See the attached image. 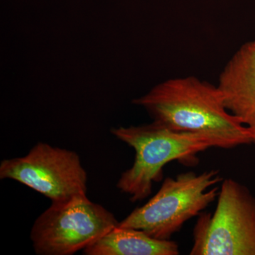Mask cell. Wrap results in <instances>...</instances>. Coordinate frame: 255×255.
<instances>
[{
    "label": "cell",
    "instance_id": "cell-1",
    "mask_svg": "<svg viewBox=\"0 0 255 255\" xmlns=\"http://www.w3.org/2000/svg\"><path fill=\"white\" fill-rule=\"evenodd\" d=\"M132 102L172 130L219 135L238 146L254 144L248 128L226 108L219 87L195 77L169 79Z\"/></svg>",
    "mask_w": 255,
    "mask_h": 255
},
{
    "label": "cell",
    "instance_id": "cell-2",
    "mask_svg": "<svg viewBox=\"0 0 255 255\" xmlns=\"http://www.w3.org/2000/svg\"><path fill=\"white\" fill-rule=\"evenodd\" d=\"M116 138L135 150L133 164L121 174L117 187L132 202L148 197L155 182L163 178L166 164L177 161L184 165H196L198 155L216 147H238L236 142L211 134L177 131L157 122L137 127L114 128Z\"/></svg>",
    "mask_w": 255,
    "mask_h": 255
},
{
    "label": "cell",
    "instance_id": "cell-3",
    "mask_svg": "<svg viewBox=\"0 0 255 255\" xmlns=\"http://www.w3.org/2000/svg\"><path fill=\"white\" fill-rule=\"evenodd\" d=\"M222 181L216 169L167 177L155 196L133 210L118 226L140 230L157 239L170 240L184 223L216 201L219 188L213 187Z\"/></svg>",
    "mask_w": 255,
    "mask_h": 255
},
{
    "label": "cell",
    "instance_id": "cell-4",
    "mask_svg": "<svg viewBox=\"0 0 255 255\" xmlns=\"http://www.w3.org/2000/svg\"><path fill=\"white\" fill-rule=\"evenodd\" d=\"M191 255H255V196L232 178L223 180L214 214L201 213Z\"/></svg>",
    "mask_w": 255,
    "mask_h": 255
},
{
    "label": "cell",
    "instance_id": "cell-5",
    "mask_svg": "<svg viewBox=\"0 0 255 255\" xmlns=\"http://www.w3.org/2000/svg\"><path fill=\"white\" fill-rule=\"evenodd\" d=\"M112 212L87 196L51 204L37 218L30 238L38 255H72L83 251L117 227Z\"/></svg>",
    "mask_w": 255,
    "mask_h": 255
},
{
    "label": "cell",
    "instance_id": "cell-6",
    "mask_svg": "<svg viewBox=\"0 0 255 255\" xmlns=\"http://www.w3.org/2000/svg\"><path fill=\"white\" fill-rule=\"evenodd\" d=\"M0 179L27 186L51 204L87 196V173L78 154L44 142H38L26 155L1 161Z\"/></svg>",
    "mask_w": 255,
    "mask_h": 255
},
{
    "label": "cell",
    "instance_id": "cell-7",
    "mask_svg": "<svg viewBox=\"0 0 255 255\" xmlns=\"http://www.w3.org/2000/svg\"><path fill=\"white\" fill-rule=\"evenodd\" d=\"M226 108L248 128L255 144V40L235 53L219 77Z\"/></svg>",
    "mask_w": 255,
    "mask_h": 255
},
{
    "label": "cell",
    "instance_id": "cell-8",
    "mask_svg": "<svg viewBox=\"0 0 255 255\" xmlns=\"http://www.w3.org/2000/svg\"><path fill=\"white\" fill-rule=\"evenodd\" d=\"M86 255H178L179 246L171 240L151 237L144 231L117 226L83 251Z\"/></svg>",
    "mask_w": 255,
    "mask_h": 255
}]
</instances>
